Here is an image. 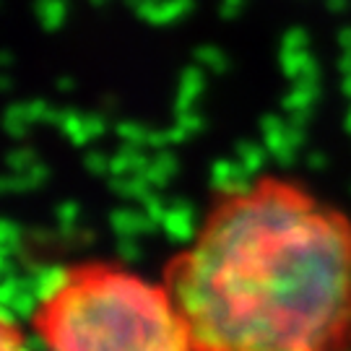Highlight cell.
I'll return each instance as SVG.
<instances>
[{
	"label": "cell",
	"mask_w": 351,
	"mask_h": 351,
	"mask_svg": "<svg viewBox=\"0 0 351 351\" xmlns=\"http://www.w3.org/2000/svg\"><path fill=\"white\" fill-rule=\"evenodd\" d=\"M167 289L201 351H351V224L261 180L224 193Z\"/></svg>",
	"instance_id": "obj_1"
},
{
	"label": "cell",
	"mask_w": 351,
	"mask_h": 351,
	"mask_svg": "<svg viewBox=\"0 0 351 351\" xmlns=\"http://www.w3.org/2000/svg\"><path fill=\"white\" fill-rule=\"evenodd\" d=\"M34 328L39 351H201L169 289L114 265L47 271Z\"/></svg>",
	"instance_id": "obj_2"
},
{
	"label": "cell",
	"mask_w": 351,
	"mask_h": 351,
	"mask_svg": "<svg viewBox=\"0 0 351 351\" xmlns=\"http://www.w3.org/2000/svg\"><path fill=\"white\" fill-rule=\"evenodd\" d=\"M3 351H29L24 343V336L11 326V320L3 323Z\"/></svg>",
	"instance_id": "obj_3"
},
{
	"label": "cell",
	"mask_w": 351,
	"mask_h": 351,
	"mask_svg": "<svg viewBox=\"0 0 351 351\" xmlns=\"http://www.w3.org/2000/svg\"><path fill=\"white\" fill-rule=\"evenodd\" d=\"M239 154H242V164H245V169H258L261 162H263V156H261V151L255 149V146H239Z\"/></svg>",
	"instance_id": "obj_4"
}]
</instances>
